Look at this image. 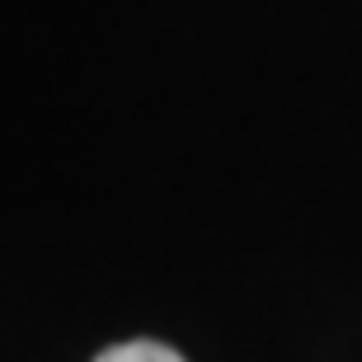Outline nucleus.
<instances>
[{
	"mask_svg": "<svg viewBox=\"0 0 362 362\" xmlns=\"http://www.w3.org/2000/svg\"><path fill=\"white\" fill-rule=\"evenodd\" d=\"M94 362H184L170 344H156V339H132V344H113L104 349Z\"/></svg>",
	"mask_w": 362,
	"mask_h": 362,
	"instance_id": "obj_1",
	"label": "nucleus"
}]
</instances>
